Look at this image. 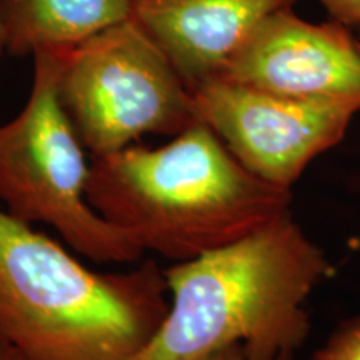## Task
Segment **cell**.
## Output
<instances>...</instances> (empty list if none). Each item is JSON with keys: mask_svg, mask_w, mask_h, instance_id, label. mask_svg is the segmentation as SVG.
Returning a JSON list of instances; mask_svg holds the SVG:
<instances>
[{"mask_svg": "<svg viewBox=\"0 0 360 360\" xmlns=\"http://www.w3.org/2000/svg\"><path fill=\"white\" fill-rule=\"evenodd\" d=\"M309 360H360V314L342 322Z\"/></svg>", "mask_w": 360, "mask_h": 360, "instance_id": "30bf717a", "label": "cell"}, {"mask_svg": "<svg viewBox=\"0 0 360 360\" xmlns=\"http://www.w3.org/2000/svg\"><path fill=\"white\" fill-rule=\"evenodd\" d=\"M146 260L96 272L0 205V335L24 360H134L169 310Z\"/></svg>", "mask_w": 360, "mask_h": 360, "instance_id": "3957f363", "label": "cell"}, {"mask_svg": "<svg viewBox=\"0 0 360 360\" xmlns=\"http://www.w3.org/2000/svg\"><path fill=\"white\" fill-rule=\"evenodd\" d=\"M202 360H249V357H247L245 350L240 344H233L229 345V347L217 350V352L207 355V357Z\"/></svg>", "mask_w": 360, "mask_h": 360, "instance_id": "7c38bea8", "label": "cell"}, {"mask_svg": "<svg viewBox=\"0 0 360 360\" xmlns=\"http://www.w3.org/2000/svg\"><path fill=\"white\" fill-rule=\"evenodd\" d=\"M87 200L142 252L186 262L289 214L292 188L250 174L197 120L162 147L94 159Z\"/></svg>", "mask_w": 360, "mask_h": 360, "instance_id": "7a4b0ae2", "label": "cell"}, {"mask_svg": "<svg viewBox=\"0 0 360 360\" xmlns=\"http://www.w3.org/2000/svg\"><path fill=\"white\" fill-rule=\"evenodd\" d=\"M127 19L130 0H0V24L13 56L77 47Z\"/></svg>", "mask_w": 360, "mask_h": 360, "instance_id": "9c48e42d", "label": "cell"}, {"mask_svg": "<svg viewBox=\"0 0 360 360\" xmlns=\"http://www.w3.org/2000/svg\"><path fill=\"white\" fill-rule=\"evenodd\" d=\"M321 2L340 24H360V0H321Z\"/></svg>", "mask_w": 360, "mask_h": 360, "instance_id": "8fae6325", "label": "cell"}, {"mask_svg": "<svg viewBox=\"0 0 360 360\" xmlns=\"http://www.w3.org/2000/svg\"><path fill=\"white\" fill-rule=\"evenodd\" d=\"M0 360H24L22 355L17 352V349L2 335H0Z\"/></svg>", "mask_w": 360, "mask_h": 360, "instance_id": "4fadbf2b", "label": "cell"}, {"mask_svg": "<svg viewBox=\"0 0 360 360\" xmlns=\"http://www.w3.org/2000/svg\"><path fill=\"white\" fill-rule=\"evenodd\" d=\"M7 52V45H6V34H4L2 24H0V60H2V56Z\"/></svg>", "mask_w": 360, "mask_h": 360, "instance_id": "5bb4252c", "label": "cell"}, {"mask_svg": "<svg viewBox=\"0 0 360 360\" xmlns=\"http://www.w3.org/2000/svg\"><path fill=\"white\" fill-rule=\"evenodd\" d=\"M332 265L290 212L240 240L164 270L172 302L134 360H202L240 344L249 360H294L305 302Z\"/></svg>", "mask_w": 360, "mask_h": 360, "instance_id": "6da1fadb", "label": "cell"}, {"mask_svg": "<svg viewBox=\"0 0 360 360\" xmlns=\"http://www.w3.org/2000/svg\"><path fill=\"white\" fill-rule=\"evenodd\" d=\"M217 79L281 97L350 103L360 112V44L340 22L309 24L282 8L252 29Z\"/></svg>", "mask_w": 360, "mask_h": 360, "instance_id": "52a82bcc", "label": "cell"}, {"mask_svg": "<svg viewBox=\"0 0 360 360\" xmlns=\"http://www.w3.org/2000/svg\"><path fill=\"white\" fill-rule=\"evenodd\" d=\"M58 97L94 159L122 150L146 134L175 137L197 122L191 90L130 19L67 52Z\"/></svg>", "mask_w": 360, "mask_h": 360, "instance_id": "5b68a950", "label": "cell"}, {"mask_svg": "<svg viewBox=\"0 0 360 360\" xmlns=\"http://www.w3.org/2000/svg\"><path fill=\"white\" fill-rule=\"evenodd\" d=\"M295 0H130L134 20L165 53L187 89L217 79L269 13Z\"/></svg>", "mask_w": 360, "mask_h": 360, "instance_id": "ba28073f", "label": "cell"}, {"mask_svg": "<svg viewBox=\"0 0 360 360\" xmlns=\"http://www.w3.org/2000/svg\"><path fill=\"white\" fill-rule=\"evenodd\" d=\"M70 49L34 53L29 101L0 125V205L27 224H45L84 257L130 264L143 255L103 220L87 200L90 165L58 97V79Z\"/></svg>", "mask_w": 360, "mask_h": 360, "instance_id": "277c9868", "label": "cell"}, {"mask_svg": "<svg viewBox=\"0 0 360 360\" xmlns=\"http://www.w3.org/2000/svg\"><path fill=\"white\" fill-rule=\"evenodd\" d=\"M193 114L244 167L292 188L315 157L344 139L357 107L274 96L225 79L192 90Z\"/></svg>", "mask_w": 360, "mask_h": 360, "instance_id": "8992f818", "label": "cell"}]
</instances>
